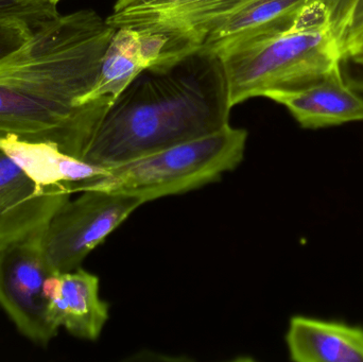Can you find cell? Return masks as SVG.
<instances>
[{
	"instance_id": "6da1fadb",
	"label": "cell",
	"mask_w": 363,
	"mask_h": 362,
	"mask_svg": "<svg viewBox=\"0 0 363 362\" xmlns=\"http://www.w3.org/2000/svg\"><path fill=\"white\" fill-rule=\"evenodd\" d=\"M94 10L55 17L0 59V136L50 142L83 159L112 104L85 103L115 32Z\"/></svg>"
},
{
	"instance_id": "7a4b0ae2",
	"label": "cell",
	"mask_w": 363,
	"mask_h": 362,
	"mask_svg": "<svg viewBox=\"0 0 363 362\" xmlns=\"http://www.w3.org/2000/svg\"><path fill=\"white\" fill-rule=\"evenodd\" d=\"M232 106L221 61L203 49L143 70L115 100L83 161L110 168L219 131Z\"/></svg>"
},
{
	"instance_id": "3957f363",
	"label": "cell",
	"mask_w": 363,
	"mask_h": 362,
	"mask_svg": "<svg viewBox=\"0 0 363 362\" xmlns=\"http://www.w3.org/2000/svg\"><path fill=\"white\" fill-rule=\"evenodd\" d=\"M218 57L232 108L252 98L306 89L341 64L324 0L311 4L290 27L241 43Z\"/></svg>"
},
{
	"instance_id": "277c9868",
	"label": "cell",
	"mask_w": 363,
	"mask_h": 362,
	"mask_svg": "<svg viewBox=\"0 0 363 362\" xmlns=\"http://www.w3.org/2000/svg\"><path fill=\"white\" fill-rule=\"evenodd\" d=\"M247 140L245 130L228 123L208 135L108 168L99 178L67 185L72 193L97 189L133 196L147 203L219 180L241 163Z\"/></svg>"
},
{
	"instance_id": "5b68a950",
	"label": "cell",
	"mask_w": 363,
	"mask_h": 362,
	"mask_svg": "<svg viewBox=\"0 0 363 362\" xmlns=\"http://www.w3.org/2000/svg\"><path fill=\"white\" fill-rule=\"evenodd\" d=\"M143 204L133 196L97 189L68 200L38 234L47 265L55 273L79 269L87 255Z\"/></svg>"
},
{
	"instance_id": "8992f818",
	"label": "cell",
	"mask_w": 363,
	"mask_h": 362,
	"mask_svg": "<svg viewBox=\"0 0 363 362\" xmlns=\"http://www.w3.org/2000/svg\"><path fill=\"white\" fill-rule=\"evenodd\" d=\"M40 232L0 246V307L21 335L47 346L59 329L48 317L44 284L55 272L40 251Z\"/></svg>"
},
{
	"instance_id": "52a82bcc",
	"label": "cell",
	"mask_w": 363,
	"mask_h": 362,
	"mask_svg": "<svg viewBox=\"0 0 363 362\" xmlns=\"http://www.w3.org/2000/svg\"><path fill=\"white\" fill-rule=\"evenodd\" d=\"M254 0H150L113 11L115 29L157 32L190 50H198L211 30Z\"/></svg>"
},
{
	"instance_id": "ba28073f",
	"label": "cell",
	"mask_w": 363,
	"mask_h": 362,
	"mask_svg": "<svg viewBox=\"0 0 363 362\" xmlns=\"http://www.w3.org/2000/svg\"><path fill=\"white\" fill-rule=\"evenodd\" d=\"M70 196L67 184H38L0 151V246L42 231Z\"/></svg>"
},
{
	"instance_id": "9c48e42d",
	"label": "cell",
	"mask_w": 363,
	"mask_h": 362,
	"mask_svg": "<svg viewBox=\"0 0 363 362\" xmlns=\"http://www.w3.org/2000/svg\"><path fill=\"white\" fill-rule=\"evenodd\" d=\"M285 106L304 129L319 130L363 121V97L347 84L340 67L319 82L270 98Z\"/></svg>"
},
{
	"instance_id": "30bf717a",
	"label": "cell",
	"mask_w": 363,
	"mask_h": 362,
	"mask_svg": "<svg viewBox=\"0 0 363 362\" xmlns=\"http://www.w3.org/2000/svg\"><path fill=\"white\" fill-rule=\"evenodd\" d=\"M286 344L294 362H363V327L342 321L292 317Z\"/></svg>"
},
{
	"instance_id": "8fae6325",
	"label": "cell",
	"mask_w": 363,
	"mask_h": 362,
	"mask_svg": "<svg viewBox=\"0 0 363 362\" xmlns=\"http://www.w3.org/2000/svg\"><path fill=\"white\" fill-rule=\"evenodd\" d=\"M59 295L49 301L48 317L57 329L95 341L108 319V305L99 297V278L79 269L61 273Z\"/></svg>"
},
{
	"instance_id": "7c38bea8",
	"label": "cell",
	"mask_w": 363,
	"mask_h": 362,
	"mask_svg": "<svg viewBox=\"0 0 363 362\" xmlns=\"http://www.w3.org/2000/svg\"><path fill=\"white\" fill-rule=\"evenodd\" d=\"M318 0H254L222 21L205 38L201 49L219 55L252 38L290 27Z\"/></svg>"
},
{
	"instance_id": "4fadbf2b",
	"label": "cell",
	"mask_w": 363,
	"mask_h": 362,
	"mask_svg": "<svg viewBox=\"0 0 363 362\" xmlns=\"http://www.w3.org/2000/svg\"><path fill=\"white\" fill-rule=\"evenodd\" d=\"M0 151L34 182L44 186L83 182L108 171V168L66 154L57 145L29 142L14 135L0 136Z\"/></svg>"
},
{
	"instance_id": "5bb4252c",
	"label": "cell",
	"mask_w": 363,
	"mask_h": 362,
	"mask_svg": "<svg viewBox=\"0 0 363 362\" xmlns=\"http://www.w3.org/2000/svg\"><path fill=\"white\" fill-rule=\"evenodd\" d=\"M147 68L149 63L143 52L138 32L118 28L104 52L99 76L85 97V103L106 101L113 106L130 83Z\"/></svg>"
},
{
	"instance_id": "9a60e30c",
	"label": "cell",
	"mask_w": 363,
	"mask_h": 362,
	"mask_svg": "<svg viewBox=\"0 0 363 362\" xmlns=\"http://www.w3.org/2000/svg\"><path fill=\"white\" fill-rule=\"evenodd\" d=\"M341 61L363 64V0H324Z\"/></svg>"
},
{
	"instance_id": "2e32d148",
	"label": "cell",
	"mask_w": 363,
	"mask_h": 362,
	"mask_svg": "<svg viewBox=\"0 0 363 362\" xmlns=\"http://www.w3.org/2000/svg\"><path fill=\"white\" fill-rule=\"evenodd\" d=\"M59 15L51 0H0V19H18L34 30Z\"/></svg>"
},
{
	"instance_id": "e0dca14e",
	"label": "cell",
	"mask_w": 363,
	"mask_h": 362,
	"mask_svg": "<svg viewBox=\"0 0 363 362\" xmlns=\"http://www.w3.org/2000/svg\"><path fill=\"white\" fill-rule=\"evenodd\" d=\"M34 29L18 19H0V59L23 46Z\"/></svg>"
},
{
	"instance_id": "ac0fdd59",
	"label": "cell",
	"mask_w": 363,
	"mask_h": 362,
	"mask_svg": "<svg viewBox=\"0 0 363 362\" xmlns=\"http://www.w3.org/2000/svg\"><path fill=\"white\" fill-rule=\"evenodd\" d=\"M341 72L347 84L363 94V64L341 61Z\"/></svg>"
},
{
	"instance_id": "d6986e66",
	"label": "cell",
	"mask_w": 363,
	"mask_h": 362,
	"mask_svg": "<svg viewBox=\"0 0 363 362\" xmlns=\"http://www.w3.org/2000/svg\"><path fill=\"white\" fill-rule=\"evenodd\" d=\"M150 0H117L113 11L121 10V9L128 8V6H135V4H144Z\"/></svg>"
},
{
	"instance_id": "ffe728a7",
	"label": "cell",
	"mask_w": 363,
	"mask_h": 362,
	"mask_svg": "<svg viewBox=\"0 0 363 362\" xmlns=\"http://www.w3.org/2000/svg\"><path fill=\"white\" fill-rule=\"evenodd\" d=\"M51 1L55 2V4H57L60 1H61V0H51Z\"/></svg>"
}]
</instances>
